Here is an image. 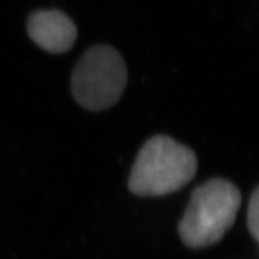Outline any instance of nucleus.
<instances>
[{"label":"nucleus","instance_id":"obj_1","mask_svg":"<svg viewBox=\"0 0 259 259\" xmlns=\"http://www.w3.org/2000/svg\"><path fill=\"white\" fill-rule=\"evenodd\" d=\"M197 167L198 160L190 148L167 136H155L138 153L128 189L141 197L177 192L193 179Z\"/></svg>","mask_w":259,"mask_h":259},{"label":"nucleus","instance_id":"obj_2","mask_svg":"<svg viewBox=\"0 0 259 259\" xmlns=\"http://www.w3.org/2000/svg\"><path fill=\"white\" fill-rule=\"evenodd\" d=\"M240 204V192L229 181L212 179L198 186L179 223L181 240L191 248L219 242L234 225Z\"/></svg>","mask_w":259,"mask_h":259},{"label":"nucleus","instance_id":"obj_3","mask_svg":"<svg viewBox=\"0 0 259 259\" xmlns=\"http://www.w3.org/2000/svg\"><path fill=\"white\" fill-rule=\"evenodd\" d=\"M127 83V70L121 54L113 47L89 48L71 77L73 97L83 108L100 112L114 106Z\"/></svg>","mask_w":259,"mask_h":259},{"label":"nucleus","instance_id":"obj_4","mask_svg":"<svg viewBox=\"0 0 259 259\" xmlns=\"http://www.w3.org/2000/svg\"><path fill=\"white\" fill-rule=\"evenodd\" d=\"M28 35L38 47L50 53L70 51L77 38V28L59 10H40L28 19Z\"/></svg>","mask_w":259,"mask_h":259},{"label":"nucleus","instance_id":"obj_5","mask_svg":"<svg viewBox=\"0 0 259 259\" xmlns=\"http://www.w3.org/2000/svg\"><path fill=\"white\" fill-rule=\"evenodd\" d=\"M247 228L254 240L259 241V190L252 193L247 209Z\"/></svg>","mask_w":259,"mask_h":259}]
</instances>
